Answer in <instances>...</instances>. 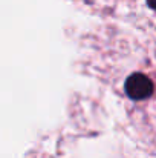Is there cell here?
I'll use <instances>...</instances> for the list:
<instances>
[{
  "instance_id": "obj_1",
  "label": "cell",
  "mask_w": 156,
  "mask_h": 158,
  "mask_svg": "<svg viewBox=\"0 0 156 158\" xmlns=\"http://www.w3.org/2000/svg\"><path fill=\"white\" fill-rule=\"evenodd\" d=\"M124 89H126V94L129 98L139 102V100H146V98L152 97L153 83L147 75H144L141 72H135L130 77H127Z\"/></svg>"
},
{
  "instance_id": "obj_2",
  "label": "cell",
  "mask_w": 156,
  "mask_h": 158,
  "mask_svg": "<svg viewBox=\"0 0 156 158\" xmlns=\"http://www.w3.org/2000/svg\"><path fill=\"white\" fill-rule=\"evenodd\" d=\"M147 2H149V8H150V9H155L153 5H152V0H147Z\"/></svg>"
}]
</instances>
